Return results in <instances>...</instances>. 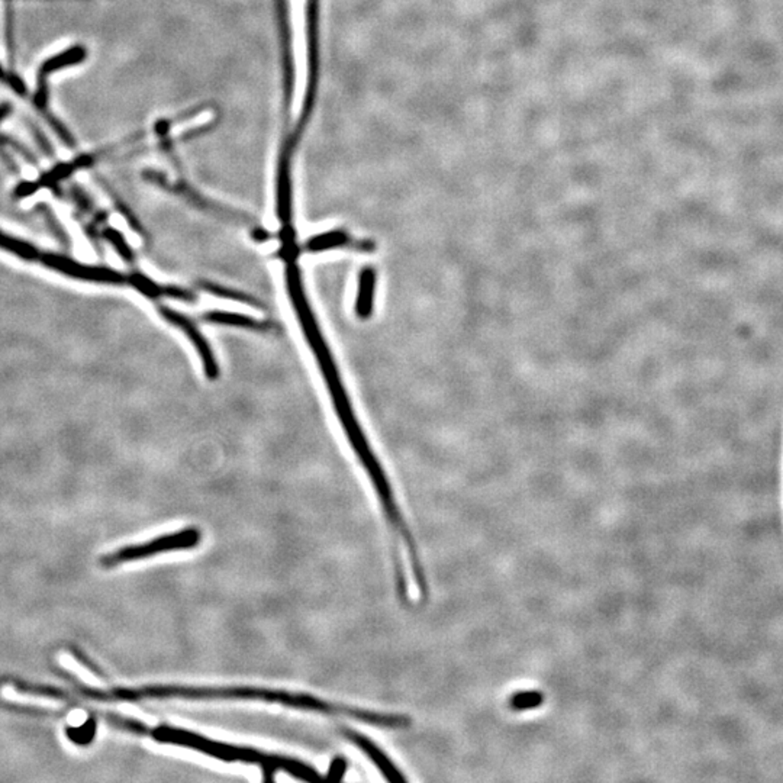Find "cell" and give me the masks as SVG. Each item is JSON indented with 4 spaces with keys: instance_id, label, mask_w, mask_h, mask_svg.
<instances>
[{
    "instance_id": "cell-2",
    "label": "cell",
    "mask_w": 783,
    "mask_h": 783,
    "mask_svg": "<svg viewBox=\"0 0 783 783\" xmlns=\"http://www.w3.org/2000/svg\"><path fill=\"white\" fill-rule=\"evenodd\" d=\"M287 287H289V294L292 296V301H294L299 320H301L302 327L305 329L306 336H308L309 341H311V347L313 348V352H315L318 360H320L321 371L324 373L325 380L329 383L337 413H338V417H340L341 422H343L348 441L352 444L353 450H354L357 459L360 460V463H362L364 471H366L367 476L371 479L380 505L389 508V506L396 504L394 489H392L390 480L387 479V471H385L375 453L371 450V444L367 441L363 429H362L359 421L355 418L350 399H348L347 394L344 390L343 383H341L336 363H334V360H332L331 354H329V347H327L324 338L321 336V332L318 331L317 324L313 321L312 312H311V309H309V305L306 304L305 295H304V289H302L299 271L292 262L287 266Z\"/></svg>"
},
{
    "instance_id": "cell-1",
    "label": "cell",
    "mask_w": 783,
    "mask_h": 783,
    "mask_svg": "<svg viewBox=\"0 0 783 783\" xmlns=\"http://www.w3.org/2000/svg\"><path fill=\"white\" fill-rule=\"evenodd\" d=\"M76 691L87 699L101 703H141L144 699H194V701H259V703L280 704V705L313 711L332 717H346L371 726L389 729H405L412 720L406 715L383 714L375 711L362 710L357 706L331 704L308 694L267 689L254 687H187V685H146L139 687H97L76 685Z\"/></svg>"
},
{
    "instance_id": "cell-11",
    "label": "cell",
    "mask_w": 783,
    "mask_h": 783,
    "mask_svg": "<svg viewBox=\"0 0 783 783\" xmlns=\"http://www.w3.org/2000/svg\"><path fill=\"white\" fill-rule=\"evenodd\" d=\"M208 320L218 324L238 325V327H257L251 318L237 315V313L212 312L209 313Z\"/></svg>"
},
{
    "instance_id": "cell-15",
    "label": "cell",
    "mask_w": 783,
    "mask_h": 783,
    "mask_svg": "<svg viewBox=\"0 0 783 783\" xmlns=\"http://www.w3.org/2000/svg\"><path fill=\"white\" fill-rule=\"evenodd\" d=\"M46 121H48L50 127L54 129L58 138L62 139V143L66 144L67 147H74L76 141H74L73 137L70 136V132L67 131L66 127H64L55 116L46 115Z\"/></svg>"
},
{
    "instance_id": "cell-7",
    "label": "cell",
    "mask_w": 783,
    "mask_h": 783,
    "mask_svg": "<svg viewBox=\"0 0 783 783\" xmlns=\"http://www.w3.org/2000/svg\"><path fill=\"white\" fill-rule=\"evenodd\" d=\"M162 313H164V317L167 320L171 321L174 325H178L179 329H182L186 332V336L189 337L192 343L195 344V347L197 348V352H199L202 360H204L206 375L211 379L216 378L218 376V366H216L212 352H211V348H209L208 344L204 341V337L195 329V325L189 320H186L183 315L174 312L171 309H162Z\"/></svg>"
},
{
    "instance_id": "cell-18",
    "label": "cell",
    "mask_w": 783,
    "mask_h": 783,
    "mask_svg": "<svg viewBox=\"0 0 783 783\" xmlns=\"http://www.w3.org/2000/svg\"><path fill=\"white\" fill-rule=\"evenodd\" d=\"M12 112V104L9 102H4V104H0V122L4 120V118H8Z\"/></svg>"
},
{
    "instance_id": "cell-16",
    "label": "cell",
    "mask_w": 783,
    "mask_h": 783,
    "mask_svg": "<svg viewBox=\"0 0 783 783\" xmlns=\"http://www.w3.org/2000/svg\"><path fill=\"white\" fill-rule=\"evenodd\" d=\"M346 772H347V761L344 757H336L329 764V773L325 776V779L341 780Z\"/></svg>"
},
{
    "instance_id": "cell-17",
    "label": "cell",
    "mask_w": 783,
    "mask_h": 783,
    "mask_svg": "<svg viewBox=\"0 0 783 783\" xmlns=\"http://www.w3.org/2000/svg\"><path fill=\"white\" fill-rule=\"evenodd\" d=\"M27 127L31 129L32 136H34L35 141H37L39 147L43 148L46 154H51L53 150H51L50 143H48V139L43 136V132L39 131L38 127L34 124V121H27Z\"/></svg>"
},
{
    "instance_id": "cell-8",
    "label": "cell",
    "mask_w": 783,
    "mask_h": 783,
    "mask_svg": "<svg viewBox=\"0 0 783 783\" xmlns=\"http://www.w3.org/2000/svg\"><path fill=\"white\" fill-rule=\"evenodd\" d=\"M376 271L366 267L360 274L359 296L355 302V312L362 320H367L373 312L375 302Z\"/></svg>"
},
{
    "instance_id": "cell-13",
    "label": "cell",
    "mask_w": 783,
    "mask_h": 783,
    "mask_svg": "<svg viewBox=\"0 0 783 783\" xmlns=\"http://www.w3.org/2000/svg\"><path fill=\"white\" fill-rule=\"evenodd\" d=\"M4 18H6L4 37H6V44H8L9 58H11V62H13V55H15V53H13V50H15V41H13L15 32H13V27H15V23H13V11H12L11 8V0H8V6H6Z\"/></svg>"
},
{
    "instance_id": "cell-12",
    "label": "cell",
    "mask_w": 783,
    "mask_h": 783,
    "mask_svg": "<svg viewBox=\"0 0 783 783\" xmlns=\"http://www.w3.org/2000/svg\"><path fill=\"white\" fill-rule=\"evenodd\" d=\"M95 731H96L95 722H83L78 729H69V736L71 740L76 741L79 745H86V743H89L92 740Z\"/></svg>"
},
{
    "instance_id": "cell-10",
    "label": "cell",
    "mask_w": 783,
    "mask_h": 783,
    "mask_svg": "<svg viewBox=\"0 0 783 783\" xmlns=\"http://www.w3.org/2000/svg\"><path fill=\"white\" fill-rule=\"evenodd\" d=\"M350 241V237L343 231H334L329 232V234H324V236L317 237V238H313L311 243L308 244V247L312 251H320V250H329V248H336L341 247V246H346Z\"/></svg>"
},
{
    "instance_id": "cell-14",
    "label": "cell",
    "mask_w": 783,
    "mask_h": 783,
    "mask_svg": "<svg viewBox=\"0 0 783 783\" xmlns=\"http://www.w3.org/2000/svg\"><path fill=\"white\" fill-rule=\"evenodd\" d=\"M0 81L4 83V85H8L13 92L18 93L21 96L27 93L25 83L15 74L8 73L2 66H0Z\"/></svg>"
},
{
    "instance_id": "cell-3",
    "label": "cell",
    "mask_w": 783,
    "mask_h": 783,
    "mask_svg": "<svg viewBox=\"0 0 783 783\" xmlns=\"http://www.w3.org/2000/svg\"><path fill=\"white\" fill-rule=\"evenodd\" d=\"M97 715L108 722L109 726L129 731L132 734H138V736H147V737L159 741V743H164V745L183 746V747L196 750V752L216 757V759L228 762V763L238 762V763L255 764L262 769V775L266 780L273 779L274 773H278L279 771L289 773L294 778L306 780V782H317V780L322 779V776L318 773L317 769L312 768L311 764L297 761L294 757L271 754V753L260 752L253 747L211 740L201 734L187 731V729H176V727H150L138 720L121 717V715L112 714V712L97 711Z\"/></svg>"
},
{
    "instance_id": "cell-6",
    "label": "cell",
    "mask_w": 783,
    "mask_h": 783,
    "mask_svg": "<svg viewBox=\"0 0 783 783\" xmlns=\"http://www.w3.org/2000/svg\"><path fill=\"white\" fill-rule=\"evenodd\" d=\"M344 737L352 741L353 745L357 746L362 752L371 759L373 763L380 769V772L385 775L387 780L392 782H405V776L402 775L401 771L397 769L396 764L390 761L389 757L379 749L378 746L369 738L364 737L363 734L357 733L354 729H343Z\"/></svg>"
},
{
    "instance_id": "cell-5",
    "label": "cell",
    "mask_w": 783,
    "mask_h": 783,
    "mask_svg": "<svg viewBox=\"0 0 783 783\" xmlns=\"http://www.w3.org/2000/svg\"><path fill=\"white\" fill-rule=\"evenodd\" d=\"M86 50L83 46H71L69 50L58 53L53 57L46 58V62L41 64L38 71V80H37V92H35L34 102L41 111H46V104H48V89H46V76L55 73L58 70L67 69V67L76 66L79 62H83L86 58Z\"/></svg>"
},
{
    "instance_id": "cell-9",
    "label": "cell",
    "mask_w": 783,
    "mask_h": 783,
    "mask_svg": "<svg viewBox=\"0 0 783 783\" xmlns=\"http://www.w3.org/2000/svg\"><path fill=\"white\" fill-rule=\"evenodd\" d=\"M545 704V694L537 689L531 691L515 692L508 699V708L512 712H525L540 708Z\"/></svg>"
},
{
    "instance_id": "cell-4",
    "label": "cell",
    "mask_w": 783,
    "mask_h": 783,
    "mask_svg": "<svg viewBox=\"0 0 783 783\" xmlns=\"http://www.w3.org/2000/svg\"><path fill=\"white\" fill-rule=\"evenodd\" d=\"M201 541V529H197L196 527H189V529H182V531H178V533L164 534V536L157 537V538H153V540L147 541V543L118 548L115 552L109 553L106 556L101 557L99 563L104 569L116 568L120 564L159 556L162 553L190 550V548L197 547Z\"/></svg>"
}]
</instances>
